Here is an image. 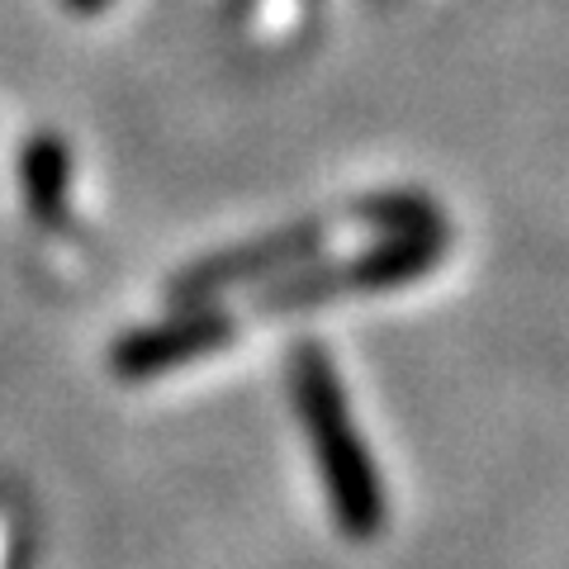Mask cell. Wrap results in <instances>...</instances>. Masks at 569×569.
I'll use <instances>...</instances> for the list:
<instances>
[{"mask_svg":"<svg viewBox=\"0 0 569 569\" xmlns=\"http://www.w3.org/2000/svg\"><path fill=\"white\" fill-rule=\"evenodd\" d=\"M290 399L299 427L309 432L318 460V479L328 493V512L342 537L370 541L385 527V479L366 451V437L356 432L347 389L337 380L332 356L318 342H299L290 351Z\"/></svg>","mask_w":569,"mask_h":569,"instance_id":"obj_1","label":"cell"},{"mask_svg":"<svg viewBox=\"0 0 569 569\" xmlns=\"http://www.w3.org/2000/svg\"><path fill=\"white\" fill-rule=\"evenodd\" d=\"M328 238H332V219L284 223V228H276V233H266V238L223 247V252H213V257L190 261L186 271L167 284V299H171L176 309L213 305V299L228 295V290L276 280V276H284V271H295V266L313 261V257L328 247Z\"/></svg>","mask_w":569,"mask_h":569,"instance_id":"obj_2","label":"cell"},{"mask_svg":"<svg viewBox=\"0 0 569 569\" xmlns=\"http://www.w3.org/2000/svg\"><path fill=\"white\" fill-rule=\"evenodd\" d=\"M238 337V313L223 305H190L176 309L162 323H148L110 347V370L119 380H152L167 376L176 366L204 361V356L233 347Z\"/></svg>","mask_w":569,"mask_h":569,"instance_id":"obj_3","label":"cell"},{"mask_svg":"<svg viewBox=\"0 0 569 569\" xmlns=\"http://www.w3.org/2000/svg\"><path fill=\"white\" fill-rule=\"evenodd\" d=\"M451 247V228H413V233H380L370 247L351 257H337V276H342V295H385L399 284H413L427 271H437V261Z\"/></svg>","mask_w":569,"mask_h":569,"instance_id":"obj_4","label":"cell"},{"mask_svg":"<svg viewBox=\"0 0 569 569\" xmlns=\"http://www.w3.org/2000/svg\"><path fill=\"white\" fill-rule=\"evenodd\" d=\"M67 181H71V157L58 133H33L20 157V186L33 219H62L67 209Z\"/></svg>","mask_w":569,"mask_h":569,"instance_id":"obj_5","label":"cell"},{"mask_svg":"<svg viewBox=\"0 0 569 569\" xmlns=\"http://www.w3.org/2000/svg\"><path fill=\"white\" fill-rule=\"evenodd\" d=\"M356 223L376 228V233H413V228H432V223H447L441 209L427 200L418 190H385V194H370L351 209Z\"/></svg>","mask_w":569,"mask_h":569,"instance_id":"obj_6","label":"cell"},{"mask_svg":"<svg viewBox=\"0 0 569 569\" xmlns=\"http://www.w3.org/2000/svg\"><path fill=\"white\" fill-rule=\"evenodd\" d=\"M62 6H67L71 14H96V10L110 6V0H62Z\"/></svg>","mask_w":569,"mask_h":569,"instance_id":"obj_7","label":"cell"}]
</instances>
